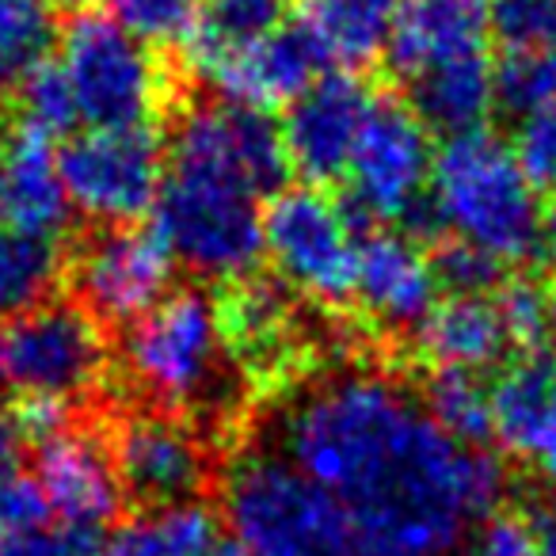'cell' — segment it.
Listing matches in <instances>:
<instances>
[{
    "label": "cell",
    "instance_id": "cell-1",
    "mask_svg": "<svg viewBox=\"0 0 556 556\" xmlns=\"http://www.w3.org/2000/svg\"><path fill=\"white\" fill-rule=\"evenodd\" d=\"M287 457L343 507L363 556H457L503 495L484 446L446 434L386 374H336L294 401Z\"/></svg>",
    "mask_w": 556,
    "mask_h": 556
},
{
    "label": "cell",
    "instance_id": "cell-2",
    "mask_svg": "<svg viewBox=\"0 0 556 556\" xmlns=\"http://www.w3.org/2000/svg\"><path fill=\"white\" fill-rule=\"evenodd\" d=\"M290 172L282 130L263 111L199 103L172 130L156 232L176 263L210 282H240L263 255L260 199Z\"/></svg>",
    "mask_w": 556,
    "mask_h": 556
},
{
    "label": "cell",
    "instance_id": "cell-3",
    "mask_svg": "<svg viewBox=\"0 0 556 556\" xmlns=\"http://www.w3.org/2000/svg\"><path fill=\"white\" fill-rule=\"evenodd\" d=\"M427 210L431 229H446L454 244L500 270L545 248L538 179L522 168L515 146L488 130L457 134L434 153Z\"/></svg>",
    "mask_w": 556,
    "mask_h": 556
},
{
    "label": "cell",
    "instance_id": "cell-4",
    "mask_svg": "<svg viewBox=\"0 0 556 556\" xmlns=\"http://www.w3.org/2000/svg\"><path fill=\"white\" fill-rule=\"evenodd\" d=\"M492 0H404L389 62L427 130H480L495 103Z\"/></svg>",
    "mask_w": 556,
    "mask_h": 556
},
{
    "label": "cell",
    "instance_id": "cell-5",
    "mask_svg": "<svg viewBox=\"0 0 556 556\" xmlns=\"http://www.w3.org/2000/svg\"><path fill=\"white\" fill-rule=\"evenodd\" d=\"M225 522L244 556H363L343 507L287 454H244L225 477Z\"/></svg>",
    "mask_w": 556,
    "mask_h": 556
},
{
    "label": "cell",
    "instance_id": "cell-6",
    "mask_svg": "<svg viewBox=\"0 0 556 556\" xmlns=\"http://www.w3.org/2000/svg\"><path fill=\"white\" fill-rule=\"evenodd\" d=\"M225 320L199 290H176L138 317L123 336V374L161 408H199L222 393Z\"/></svg>",
    "mask_w": 556,
    "mask_h": 556
},
{
    "label": "cell",
    "instance_id": "cell-7",
    "mask_svg": "<svg viewBox=\"0 0 556 556\" xmlns=\"http://www.w3.org/2000/svg\"><path fill=\"white\" fill-rule=\"evenodd\" d=\"M54 65L70 88L77 123L88 130L146 126L168 92L153 50L108 12H80L70 20Z\"/></svg>",
    "mask_w": 556,
    "mask_h": 556
},
{
    "label": "cell",
    "instance_id": "cell-8",
    "mask_svg": "<svg viewBox=\"0 0 556 556\" xmlns=\"http://www.w3.org/2000/svg\"><path fill=\"white\" fill-rule=\"evenodd\" d=\"M108 374V340L85 305L42 302L0 325V389L20 404L88 396Z\"/></svg>",
    "mask_w": 556,
    "mask_h": 556
},
{
    "label": "cell",
    "instance_id": "cell-9",
    "mask_svg": "<svg viewBox=\"0 0 556 556\" xmlns=\"http://www.w3.org/2000/svg\"><path fill=\"white\" fill-rule=\"evenodd\" d=\"M358 237L351 214L317 187L278 191L263 214V252L290 290L320 305L355 298Z\"/></svg>",
    "mask_w": 556,
    "mask_h": 556
},
{
    "label": "cell",
    "instance_id": "cell-10",
    "mask_svg": "<svg viewBox=\"0 0 556 556\" xmlns=\"http://www.w3.org/2000/svg\"><path fill=\"white\" fill-rule=\"evenodd\" d=\"M70 206L108 229L138 225L156 206L164 184V149L149 126L85 130L58 153Z\"/></svg>",
    "mask_w": 556,
    "mask_h": 556
},
{
    "label": "cell",
    "instance_id": "cell-11",
    "mask_svg": "<svg viewBox=\"0 0 556 556\" xmlns=\"http://www.w3.org/2000/svg\"><path fill=\"white\" fill-rule=\"evenodd\" d=\"M431 168L434 149L424 118L408 103L374 100L363 138L348 164L351 202L358 214L374 222H416L419 229H431V210H427Z\"/></svg>",
    "mask_w": 556,
    "mask_h": 556
},
{
    "label": "cell",
    "instance_id": "cell-12",
    "mask_svg": "<svg viewBox=\"0 0 556 556\" xmlns=\"http://www.w3.org/2000/svg\"><path fill=\"white\" fill-rule=\"evenodd\" d=\"M176 255L164 237L141 225H118L88 240L77 255V290L96 320L134 325L172 294Z\"/></svg>",
    "mask_w": 556,
    "mask_h": 556
},
{
    "label": "cell",
    "instance_id": "cell-13",
    "mask_svg": "<svg viewBox=\"0 0 556 556\" xmlns=\"http://www.w3.org/2000/svg\"><path fill=\"white\" fill-rule=\"evenodd\" d=\"M378 96L351 73H325L317 77L287 111L282 146L290 168H298L313 184L348 176V164L363 138V126Z\"/></svg>",
    "mask_w": 556,
    "mask_h": 556
},
{
    "label": "cell",
    "instance_id": "cell-14",
    "mask_svg": "<svg viewBox=\"0 0 556 556\" xmlns=\"http://www.w3.org/2000/svg\"><path fill=\"white\" fill-rule=\"evenodd\" d=\"M111 457L126 492L161 510L191 503L210 469L202 439L168 412H134L123 419Z\"/></svg>",
    "mask_w": 556,
    "mask_h": 556
},
{
    "label": "cell",
    "instance_id": "cell-15",
    "mask_svg": "<svg viewBox=\"0 0 556 556\" xmlns=\"http://www.w3.org/2000/svg\"><path fill=\"white\" fill-rule=\"evenodd\" d=\"M35 488L47 515L85 533H100L123 503V480L111 450L96 434L70 431V427L39 442Z\"/></svg>",
    "mask_w": 556,
    "mask_h": 556
},
{
    "label": "cell",
    "instance_id": "cell-16",
    "mask_svg": "<svg viewBox=\"0 0 556 556\" xmlns=\"http://www.w3.org/2000/svg\"><path fill=\"white\" fill-rule=\"evenodd\" d=\"M70 194L47 134L16 123L0 130V229L58 240L70 225Z\"/></svg>",
    "mask_w": 556,
    "mask_h": 556
},
{
    "label": "cell",
    "instance_id": "cell-17",
    "mask_svg": "<svg viewBox=\"0 0 556 556\" xmlns=\"http://www.w3.org/2000/svg\"><path fill=\"white\" fill-rule=\"evenodd\" d=\"M439 294L434 260L404 232H370L358 248L355 298L381 328H412L431 313Z\"/></svg>",
    "mask_w": 556,
    "mask_h": 556
},
{
    "label": "cell",
    "instance_id": "cell-18",
    "mask_svg": "<svg viewBox=\"0 0 556 556\" xmlns=\"http://www.w3.org/2000/svg\"><path fill=\"white\" fill-rule=\"evenodd\" d=\"M320 65L325 62L302 27H278L275 35L206 73V80L222 92L225 103L263 111L275 103H294L317 80Z\"/></svg>",
    "mask_w": 556,
    "mask_h": 556
},
{
    "label": "cell",
    "instance_id": "cell-19",
    "mask_svg": "<svg viewBox=\"0 0 556 556\" xmlns=\"http://www.w3.org/2000/svg\"><path fill=\"white\" fill-rule=\"evenodd\" d=\"M416 348L434 370L480 374L503 363L515 340L500 294H450L416 325Z\"/></svg>",
    "mask_w": 556,
    "mask_h": 556
},
{
    "label": "cell",
    "instance_id": "cell-20",
    "mask_svg": "<svg viewBox=\"0 0 556 556\" xmlns=\"http://www.w3.org/2000/svg\"><path fill=\"white\" fill-rule=\"evenodd\" d=\"M404 0H309L302 31L317 47L320 62L366 65L389 50Z\"/></svg>",
    "mask_w": 556,
    "mask_h": 556
},
{
    "label": "cell",
    "instance_id": "cell-21",
    "mask_svg": "<svg viewBox=\"0 0 556 556\" xmlns=\"http://www.w3.org/2000/svg\"><path fill=\"white\" fill-rule=\"evenodd\" d=\"M287 20V0H202L199 20L184 39L187 62L206 77L232 54L275 35Z\"/></svg>",
    "mask_w": 556,
    "mask_h": 556
},
{
    "label": "cell",
    "instance_id": "cell-22",
    "mask_svg": "<svg viewBox=\"0 0 556 556\" xmlns=\"http://www.w3.org/2000/svg\"><path fill=\"white\" fill-rule=\"evenodd\" d=\"M217 545L214 518L199 503L153 510L118 526L96 556H206Z\"/></svg>",
    "mask_w": 556,
    "mask_h": 556
},
{
    "label": "cell",
    "instance_id": "cell-23",
    "mask_svg": "<svg viewBox=\"0 0 556 556\" xmlns=\"http://www.w3.org/2000/svg\"><path fill=\"white\" fill-rule=\"evenodd\" d=\"M222 320L225 340L237 343L240 355H248L252 363H275V358L287 355L294 320H290L287 298L278 294L275 287L244 282L232 294V302L225 305Z\"/></svg>",
    "mask_w": 556,
    "mask_h": 556
},
{
    "label": "cell",
    "instance_id": "cell-24",
    "mask_svg": "<svg viewBox=\"0 0 556 556\" xmlns=\"http://www.w3.org/2000/svg\"><path fill=\"white\" fill-rule=\"evenodd\" d=\"M58 275L62 255L54 240L0 229V325L47 302Z\"/></svg>",
    "mask_w": 556,
    "mask_h": 556
},
{
    "label": "cell",
    "instance_id": "cell-25",
    "mask_svg": "<svg viewBox=\"0 0 556 556\" xmlns=\"http://www.w3.org/2000/svg\"><path fill=\"white\" fill-rule=\"evenodd\" d=\"M54 47V0H0V96L20 92Z\"/></svg>",
    "mask_w": 556,
    "mask_h": 556
},
{
    "label": "cell",
    "instance_id": "cell-26",
    "mask_svg": "<svg viewBox=\"0 0 556 556\" xmlns=\"http://www.w3.org/2000/svg\"><path fill=\"white\" fill-rule=\"evenodd\" d=\"M424 408L457 442L484 446V439H492V389L480 381V374L434 370Z\"/></svg>",
    "mask_w": 556,
    "mask_h": 556
},
{
    "label": "cell",
    "instance_id": "cell-27",
    "mask_svg": "<svg viewBox=\"0 0 556 556\" xmlns=\"http://www.w3.org/2000/svg\"><path fill=\"white\" fill-rule=\"evenodd\" d=\"M27 431L20 424V412L0 404V538L20 526L42 522L47 507L35 488V477H27Z\"/></svg>",
    "mask_w": 556,
    "mask_h": 556
},
{
    "label": "cell",
    "instance_id": "cell-28",
    "mask_svg": "<svg viewBox=\"0 0 556 556\" xmlns=\"http://www.w3.org/2000/svg\"><path fill=\"white\" fill-rule=\"evenodd\" d=\"M495 103L515 118L556 111V50L503 54L495 70Z\"/></svg>",
    "mask_w": 556,
    "mask_h": 556
},
{
    "label": "cell",
    "instance_id": "cell-29",
    "mask_svg": "<svg viewBox=\"0 0 556 556\" xmlns=\"http://www.w3.org/2000/svg\"><path fill=\"white\" fill-rule=\"evenodd\" d=\"M202 0H108V16L146 47L184 42L199 20Z\"/></svg>",
    "mask_w": 556,
    "mask_h": 556
},
{
    "label": "cell",
    "instance_id": "cell-30",
    "mask_svg": "<svg viewBox=\"0 0 556 556\" xmlns=\"http://www.w3.org/2000/svg\"><path fill=\"white\" fill-rule=\"evenodd\" d=\"M492 35L503 54L556 50V0H492Z\"/></svg>",
    "mask_w": 556,
    "mask_h": 556
},
{
    "label": "cell",
    "instance_id": "cell-31",
    "mask_svg": "<svg viewBox=\"0 0 556 556\" xmlns=\"http://www.w3.org/2000/svg\"><path fill=\"white\" fill-rule=\"evenodd\" d=\"M16 96H20V123L31 126V130L54 138V134H65L70 126H77L70 88H65L62 73H58V65L50 58L20 85Z\"/></svg>",
    "mask_w": 556,
    "mask_h": 556
},
{
    "label": "cell",
    "instance_id": "cell-32",
    "mask_svg": "<svg viewBox=\"0 0 556 556\" xmlns=\"http://www.w3.org/2000/svg\"><path fill=\"white\" fill-rule=\"evenodd\" d=\"M96 533L65 522H31L0 538V556H96Z\"/></svg>",
    "mask_w": 556,
    "mask_h": 556
},
{
    "label": "cell",
    "instance_id": "cell-33",
    "mask_svg": "<svg viewBox=\"0 0 556 556\" xmlns=\"http://www.w3.org/2000/svg\"><path fill=\"white\" fill-rule=\"evenodd\" d=\"M500 305H503V317H507L515 348L538 351L541 340H545V332L553 328L545 294L533 290V287H522V282H515V287H507L500 294Z\"/></svg>",
    "mask_w": 556,
    "mask_h": 556
},
{
    "label": "cell",
    "instance_id": "cell-34",
    "mask_svg": "<svg viewBox=\"0 0 556 556\" xmlns=\"http://www.w3.org/2000/svg\"><path fill=\"white\" fill-rule=\"evenodd\" d=\"M434 275H439V287H446L450 294H488L503 270L472 248L450 240L446 252H439V260H434Z\"/></svg>",
    "mask_w": 556,
    "mask_h": 556
},
{
    "label": "cell",
    "instance_id": "cell-35",
    "mask_svg": "<svg viewBox=\"0 0 556 556\" xmlns=\"http://www.w3.org/2000/svg\"><path fill=\"white\" fill-rule=\"evenodd\" d=\"M515 153L533 179H556V111L518 118Z\"/></svg>",
    "mask_w": 556,
    "mask_h": 556
},
{
    "label": "cell",
    "instance_id": "cell-36",
    "mask_svg": "<svg viewBox=\"0 0 556 556\" xmlns=\"http://www.w3.org/2000/svg\"><path fill=\"white\" fill-rule=\"evenodd\" d=\"M472 556H548L526 518H492L472 545Z\"/></svg>",
    "mask_w": 556,
    "mask_h": 556
},
{
    "label": "cell",
    "instance_id": "cell-37",
    "mask_svg": "<svg viewBox=\"0 0 556 556\" xmlns=\"http://www.w3.org/2000/svg\"><path fill=\"white\" fill-rule=\"evenodd\" d=\"M522 462H530L548 484L556 488V378H553V389L545 396V408L538 416V427L530 434V446H526Z\"/></svg>",
    "mask_w": 556,
    "mask_h": 556
},
{
    "label": "cell",
    "instance_id": "cell-38",
    "mask_svg": "<svg viewBox=\"0 0 556 556\" xmlns=\"http://www.w3.org/2000/svg\"><path fill=\"white\" fill-rule=\"evenodd\" d=\"M526 522H530L533 538L541 541V548H545L548 556H556V500L533 507L530 515H526Z\"/></svg>",
    "mask_w": 556,
    "mask_h": 556
},
{
    "label": "cell",
    "instance_id": "cell-39",
    "mask_svg": "<svg viewBox=\"0 0 556 556\" xmlns=\"http://www.w3.org/2000/svg\"><path fill=\"white\" fill-rule=\"evenodd\" d=\"M545 252H548V260H553V287H548V320H553V328H556V222L545 229Z\"/></svg>",
    "mask_w": 556,
    "mask_h": 556
},
{
    "label": "cell",
    "instance_id": "cell-40",
    "mask_svg": "<svg viewBox=\"0 0 556 556\" xmlns=\"http://www.w3.org/2000/svg\"><path fill=\"white\" fill-rule=\"evenodd\" d=\"M206 556H244V553H240V548L237 545H232V541H217V545L214 548H210V553Z\"/></svg>",
    "mask_w": 556,
    "mask_h": 556
},
{
    "label": "cell",
    "instance_id": "cell-41",
    "mask_svg": "<svg viewBox=\"0 0 556 556\" xmlns=\"http://www.w3.org/2000/svg\"><path fill=\"white\" fill-rule=\"evenodd\" d=\"M73 4H77V0H73Z\"/></svg>",
    "mask_w": 556,
    "mask_h": 556
}]
</instances>
